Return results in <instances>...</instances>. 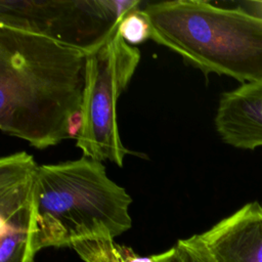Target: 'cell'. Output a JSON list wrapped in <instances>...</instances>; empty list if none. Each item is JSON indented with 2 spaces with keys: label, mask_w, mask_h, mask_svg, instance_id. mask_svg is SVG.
<instances>
[{
  "label": "cell",
  "mask_w": 262,
  "mask_h": 262,
  "mask_svg": "<svg viewBox=\"0 0 262 262\" xmlns=\"http://www.w3.org/2000/svg\"><path fill=\"white\" fill-rule=\"evenodd\" d=\"M113 262H156L152 256L143 257L137 255L131 248L117 244Z\"/></svg>",
  "instance_id": "obj_10"
},
{
  "label": "cell",
  "mask_w": 262,
  "mask_h": 262,
  "mask_svg": "<svg viewBox=\"0 0 262 262\" xmlns=\"http://www.w3.org/2000/svg\"><path fill=\"white\" fill-rule=\"evenodd\" d=\"M214 122L226 144L242 149L262 146V80L224 92Z\"/></svg>",
  "instance_id": "obj_7"
},
{
  "label": "cell",
  "mask_w": 262,
  "mask_h": 262,
  "mask_svg": "<svg viewBox=\"0 0 262 262\" xmlns=\"http://www.w3.org/2000/svg\"><path fill=\"white\" fill-rule=\"evenodd\" d=\"M142 10L150 39L204 74L262 80V15L201 0L152 2Z\"/></svg>",
  "instance_id": "obj_3"
},
{
  "label": "cell",
  "mask_w": 262,
  "mask_h": 262,
  "mask_svg": "<svg viewBox=\"0 0 262 262\" xmlns=\"http://www.w3.org/2000/svg\"><path fill=\"white\" fill-rule=\"evenodd\" d=\"M200 235L217 262H262V204H246Z\"/></svg>",
  "instance_id": "obj_6"
},
{
  "label": "cell",
  "mask_w": 262,
  "mask_h": 262,
  "mask_svg": "<svg viewBox=\"0 0 262 262\" xmlns=\"http://www.w3.org/2000/svg\"><path fill=\"white\" fill-rule=\"evenodd\" d=\"M260 3V5H262V2H259Z\"/></svg>",
  "instance_id": "obj_12"
},
{
  "label": "cell",
  "mask_w": 262,
  "mask_h": 262,
  "mask_svg": "<svg viewBox=\"0 0 262 262\" xmlns=\"http://www.w3.org/2000/svg\"><path fill=\"white\" fill-rule=\"evenodd\" d=\"M118 32L125 42L133 46L150 39V24L142 8L127 13L121 19Z\"/></svg>",
  "instance_id": "obj_8"
},
{
  "label": "cell",
  "mask_w": 262,
  "mask_h": 262,
  "mask_svg": "<svg viewBox=\"0 0 262 262\" xmlns=\"http://www.w3.org/2000/svg\"><path fill=\"white\" fill-rule=\"evenodd\" d=\"M131 196L101 162L83 156L39 165L35 188L36 253L47 247L115 241L129 230Z\"/></svg>",
  "instance_id": "obj_2"
},
{
  "label": "cell",
  "mask_w": 262,
  "mask_h": 262,
  "mask_svg": "<svg viewBox=\"0 0 262 262\" xmlns=\"http://www.w3.org/2000/svg\"><path fill=\"white\" fill-rule=\"evenodd\" d=\"M87 52L0 27V129L43 149L77 136Z\"/></svg>",
  "instance_id": "obj_1"
},
{
  "label": "cell",
  "mask_w": 262,
  "mask_h": 262,
  "mask_svg": "<svg viewBox=\"0 0 262 262\" xmlns=\"http://www.w3.org/2000/svg\"><path fill=\"white\" fill-rule=\"evenodd\" d=\"M139 61L138 48L125 42L118 30L87 53L81 123L76 136V145L83 156L122 167L126 155L131 152L119 134L117 102Z\"/></svg>",
  "instance_id": "obj_4"
},
{
  "label": "cell",
  "mask_w": 262,
  "mask_h": 262,
  "mask_svg": "<svg viewBox=\"0 0 262 262\" xmlns=\"http://www.w3.org/2000/svg\"><path fill=\"white\" fill-rule=\"evenodd\" d=\"M140 1L0 0V27L42 35L89 53L117 30Z\"/></svg>",
  "instance_id": "obj_5"
},
{
  "label": "cell",
  "mask_w": 262,
  "mask_h": 262,
  "mask_svg": "<svg viewBox=\"0 0 262 262\" xmlns=\"http://www.w3.org/2000/svg\"><path fill=\"white\" fill-rule=\"evenodd\" d=\"M152 257L156 262H181L175 247H172L171 249L164 253L154 255Z\"/></svg>",
  "instance_id": "obj_11"
},
{
  "label": "cell",
  "mask_w": 262,
  "mask_h": 262,
  "mask_svg": "<svg viewBox=\"0 0 262 262\" xmlns=\"http://www.w3.org/2000/svg\"><path fill=\"white\" fill-rule=\"evenodd\" d=\"M174 247L181 262H217L200 234L178 239Z\"/></svg>",
  "instance_id": "obj_9"
}]
</instances>
